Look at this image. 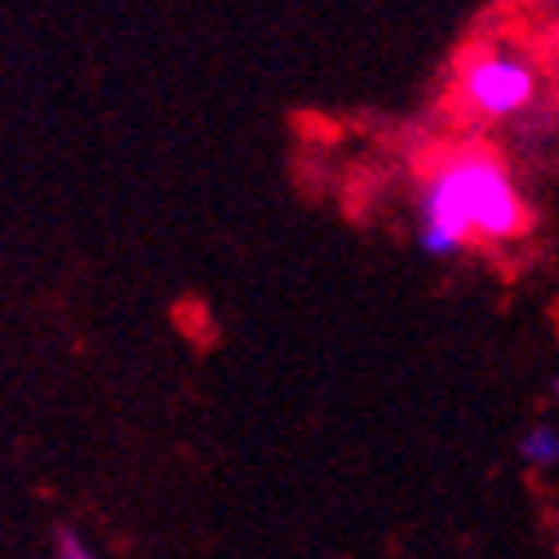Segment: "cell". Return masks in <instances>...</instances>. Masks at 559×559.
Returning a JSON list of instances; mask_svg holds the SVG:
<instances>
[{
    "mask_svg": "<svg viewBox=\"0 0 559 559\" xmlns=\"http://www.w3.org/2000/svg\"><path fill=\"white\" fill-rule=\"evenodd\" d=\"M533 227L528 204L507 169L488 147H453L436 156L423 178L417 204V245L431 258H453L466 245H507Z\"/></svg>",
    "mask_w": 559,
    "mask_h": 559,
    "instance_id": "1",
    "label": "cell"
},
{
    "mask_svg": "<svg viewBox=\"0 0 559 559\" xmlns=\"http://www.w3.org/2000/svg\"><path fill=\"white\" fill-rule=\"evenodd\" d=\"M537 94V76L533 67L507 49H484V53H471V62L462 67L457 76V103L471 111V116H484V120H507V116H520Z\"/></svg>",
    "mask_w": 559,
    "mask_h": 559,
    "instance_id": "2",
    "label": "cell"
},
{
    "mask_svg": "<svg viewBox=\"0 0 559 559\" xmlns=\"http://www.w3.org/2000/svg\"><path fill=\"white\" fill-rule=\"evenodd\" d=\"M53 559H98V550L90 546V537L85 533H76V528H58L53 533Z\"/></svg>",
    "mask_w": 559,
    "mask_h": 559,
    "instance_id": "4",
    "label": "cell"
},
{
    "mask_svg": "<svg viewBox=\"0 0 559 559\" xmlns=\"http://www.w3.org/2000/svg\"><path fill=\"white\" fill-rule=\"evenodd\" d=\"M555 546H559V515H555Z\"/></svg>",
    "mask_w": 559,
    "mask_h": 559,
    "instance_id": "5",
    "label": "cell"
},
{
    "mask_svg": "<svg viewBox=\"0 0 559 559\" xmlns=\"http://www.w3.org/2000/svg\"><path fill=\"white\" fill-rule=\"evenodd\" d=\"M520 457H524V466H533V471L559 466V427H533V431H524Z\"/></svg>",
    "mask_w": 559,
    "mask_h": 559,
    "instance_id": "3",
    "label": "cell"
}]
</instances>
